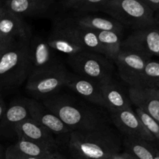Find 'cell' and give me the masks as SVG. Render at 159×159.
<instances>
[{
	"label": "cell",
	"instance_id": "6da1fadb",
	"mask_svg": "<svg viewBox=\"0 0 159 159\" xmlns=\"http://www.w3.org/2000/svg\"><path fill=\"white\" fill-rule=\"evenodd\" d=\"M120 144L116 135L105 125L69 134L70 151L81 159H111L119 153Z\"/></svg>",
	"mask_w": 159,
	"mask_h": 159
},
{
	"label": "cell",
	"instance_id": "7a4b0ae2",
	"mask_svg": "<svg viewBox=\"0 0 159 159\" xmlns=\"http://www.w3.org/2000/svg\"><path fill=\"white\" fill-rule=\"evenodd\" d=\"M43 104L72 131L92 130L105 125L97 113L68 96L53 95L45 98Z\"/></svg>",
	"mask_w": 159,
	"mask_h": 159
},
{
	"label": "cell",
	"instance_id": "3957f363",
	"mask_svg": "<svg viewBox=\"0 0 159 159\" xmlns=\"http://www.w3.org/2000/svg\"><path fill=\"white\" fill-rule=\"evenodd\" d=\"M30 38L16 40L0 59V90L15 88L27 79Z\"/></svg>",
	"mask_w": 159,
	"mask_h": 159
},
{
	"label": "cell",
	"instance_id": "277c9868",
	"mask_svg": "<svg viewBox=\"0 0 159 159\" xmlns=\"http://www.w3.org/2000/svg\"><path fill=\"white\" fill-rule=\"evenodd\" d=\"M101 11L134 30L159 25L155 12L138 0H109Z\"/></svg>",
	"mask_w": 159,
	"mask_h": 159
},
{
	"label": "cell",
	"instance_id": "5b68a950",
	"mask_svg": "<svg viewBox=\"0 0 159 159\" xmlns=\"http://www.w3.org/2000/svg\"><path fill=\"white\" fill-rule=\"evenodd\" d=\"M67 61L75 74L99 85H104L113 81V66L110 59L103 54L84 51L68 56Z\"/></svg>",
	"mask_w": 159,
	"mask_h": 159
},
{
	"label": "cell",
	"instance_id": "8992f818",
	"mask_svg": "<svg viewBox=\"0 0 159 159\" xmlns=\"http://www.w3.org/2000/svg\"><path fill=\"white\" fill-rule=\"evenodd\" d=\"M68 75L69 71L62 63L35 71L26 79V89L35 96L49 97L65 86Z\"/></svg>",
	"mask_w": 159,
	"mask_h": 159
},
{
	"label": "cell",
	"instance_id": "52a82bcc",
	"mask_svg": "<svg viewBox=\"0 0 159 159\" xmlns=\"http://www.w3.org/2000/svg\"><path fill=\"white\" fill-rule=\"evenodd\" d=\"M122 50L133 51L146 57H159V26L134 30L122 41Z\"/></svg>",
	"mask_w": 159,
	"mask_h": 159
},
{
	"label": "cell",
	"instance_id": "ba28073f",
	"mask_svg": "<svg viewBox=\"0 0 159 159\" xmlns=\"http://www.w3.org/2000/svg\"><path fill=\"white\" fill-rule=\"evenodd\" d=\"M150 60L143 54L121 50L114 62L120 79L130 87L139 88L144 67Z\"/></svg>",
	"mask_w": 159,
	"mask_h": 159
},
{
	"label": "cell",
	"instance_id": "9c48e42d",
	"mask_svg": "<svg viewBox=\"0 0 159 159\" xmlns=\"http://www.w3.org/2000/svg\"><path fill=\"white\" fill-rule=\"evenodd\" d=\"M109 113L113 124L126 137L138 138L150 143L155 141V138L149 133L131 108L109 111Z\"/></svg>",
	"mask_w": 159,
	"mask_h": 159
},
{
	"label": "cell",
	"instance_id": "30bf717a",
	"mask_svg": "<svg viewBox=\"0 0 159 159\" xmlns=\"http://www.w3.org/2000/svg\"><path fill=\"white\" fill-rule=\"evenodd\" d=\"M56 26L65 33L70 38L72 39L75 43L83 48L85 51L103 54V51L98 38L96 31L80 26L76 23L73 19L59 22Z\"/></svg>",
	"mask_w": 159,
	"mask_h": 159
},
{
	"label": "cell",
	"instance_id": "8fae6325",
	"mask_svg": "<svg viewBox=\"0 0 159 159\" xmlns=\"http://www.w3.org/2000/svg\"><path fill=\"white\" fill-rule=\"evenodd\" d=\"M54 51L47 39L32 35L29 47L30 75L61 63L54 56Z\"/></svg>",
	"mask_w": 159,
	"mask_h": 159
},
{
	"label": "cell",
	"instance_id": "7c38bea8",
	"mask_svg": "<svg viewBox=\"0 0 159 159\" xmlns=\"http://www.w3.org/2000/svg\"><path fill=\"white\" fill-rule=\"evenodd\" d=\"M29 116L30 119L38 123L54 134H70L72 130L64 124L55 114L50 111L43 104L34 100H27Z\"/></svg>",
	"mask_w": 159,
	"mask_h": 159
},
{
	"label": "cell",
	"instance_id": "4fadbf2b",
	"mask_svg": "<svg viewBox=\"0 0 159 159\" xmlns=\"http://www.w3.org/2000/svg\"><path fill=\"white\" fill-rule=\"evenodd\" d=\"M54 0H4L2 7L23 18L46 16L51 12Z\"/></svg>",
	"mask_w": 159,
	"mask_h": 159
},
{
	"label": "cell",
	"instance_id": "5bb4252c",
	"mask_svg": "<svg viewBox=\"0 0 159 159\" xmlns=\"http://www.w3.org/2000/svg\"><path fill=\"white\" fill-rule=\"evenodd\" d=\"M0 35L7 40L31 37V31L23 19L3 7L0 9Z\"/></svg>",
	"mask_w": 159,
	"mask_h": 159
},
{
	"label": "cell",
	"instance_id": "9a60e30c",
	"mask_svg": "<svg viewBox=\"0 0 159 159\" xmlns=\"http://www.w3.org/2000/svg\"><path fill=\"white\" fill-rule=\"evenodd\" d=\"M101 85L93 81L69 72L65 86L80 95L90 102L105 107V102L101 92Z\"/></svg>",
	"mask_w": 159,
	"mask_h": 159
},
{
	"label": "cell",
	"instance_id": "2e32d148",
	"mask_svg": "<svg viewBox=\"0 0 159 159\" xmlns=\"http://www.w3.org/2000/svg\"><path fill=\"white\" fill-rule=\"evenodd\" d=\"M14 133L19 139H25L46 145L58 147L51 130L30 118L22 121L14 127Z\"/></svg>",
	"mask_w": 159,
	"mask_h": 159
},
{
	"label": "cell",
	"instance_id": "e0dca14e",
	"mask_svg": "<svg viewBox=\"0 0 159 159\" xmlns=\"http://www.w3.org/2000/svg\"><path fill=\"white\" fill-rule=\"evenodd\" d=\"M129 99L136 108L144 111L159 124V96L156 89L130 87Z\"/></svg>",
	"mask_w": 159,
	"mask_h": 159
},
{
	"label": "cell",
	"instance_id": "ac0fdd59",
	"mask_svg": "<svg viewBox=\"0 0 159 159\" xmlns=\"http://www.w3.org/2000/svg\"><path fill=\"white\" fill-rule=\"evenodd\" d=\"M102 96L108 111L122 110L131 108L130 101L124 92L113 81L101 85Z\"/></svg>",
	"mask_w": 159,
	"mask_h": 159
},
{
	"label": "cell",
	"instance_id": "d6986e66",
	"mask_svg": "<svg viewBox=\"0 0 159 159\" xmlns=\"http://www.w3.org/2000/svg\"><path fill=\"white\" fill-rule=\"evenodd\" d=\"M30 118L26 101H17L6 108L0 120V131H13L14 127L22 121Z\"/></svg>",
	"mask_w": 159,
	"mask_h": 159
},
{
	"label": "cell",
	"instance_id": "ffe728a7",
	"mask_svg": "<svg viewBox=\"0 0 159 159\" xmlns=\"http://www.w3.org/2000/svg\"><path fill=\"white\" fill-rule=\"evenodd\" d=\"M47 40L53 51L68 56L85 51L57 26H55Z\"/></svg>",
	"mask_w": 159,
	"mask_h": 159
},
{
	"label": "cell",
	"instance_id": "44dd1931",
	"mask_svg": "<svg viewBox=\"0 0 159 159\" xmlns=\"http://www.w3.org/2000/svg\"><path fill=\"white\" fill-rule=\"evenodd\" d=\"M12 148L19 153L32 158H48L60 153L58 147L46 145L25 139H19Z\"/></svg>",
	"mask_w": 159,
	"mask_h": 159
},
{
	"label": "cell",
	"instance_id": "7402d4cb",
	"mask_svg": "<svg viewBox=\"0 0 159 159\" xmlns=\"http://www.w3.org/2000/svg\"><path fill=\"white\" fill-rule=\"evenodd\" d=\"M76 23L85 27L89 28L95 31H113L122 34L124 33V26L111 19L103 18L95 16H82L73 19Z\"/></svg>",
	"mask_w": 159,
	"mask_h": 159
},
{
	"label": "cell",
	"instance_id": "603a6c76",
	"mask_svg": "<svg viewBox=\"0 0 159 159\" xmlns=\"http://www.w3.org/2000/svg\"><path fill=\"white\" fill-rule=\"evenodd\" d=\"M104 56L114 61L122 50V34L113 31H96Z\"/></svg>",
	"mask_w": 159,
	"mask_h": 159
},
{
	"label": "cell",
	"instance_id": "cb8c5ba5",
	"mask_svg": "<svg viewBox=\"0 0 159 159\" xmlns=\"http://www.w3.org/2000/svg\"><path fill=\"white\" fill-rule=\"evenodd\" d=\"M126 152L137 159H154L155 149L150 142L134 138L126 137L124 140Z\"/></svg>",
	"mask_w": 159,
	"mask_h": 159
},
{
	"label": "cell",
	"instance_id": "d4e9b609",
	"mask_svg": "<svg viewBox=\"0 0 159 159\" xmlns=\"http://www.w3.org/2000/svg\"><path fill=\"white\" fill-rule=\"evenodd\" d=\"M139 88L159 89V61H148L144 67Z\"/></svg>",
	"mask_w": 159,
	"mask_h": 159
},
{
	"label": "cell",
	"instance_id": "484cf974",
	"mask_svg": "<svg viewBox=\"0 0 159 159\" xmlns=\"http://www.w3.org/2000/svg\"><path fill=\"white\" fill-rule=\"evenodd\" d=\"M135 113L140 118L142 124L146 127L149 133L155 138V141H159V124L155 120H154L152 116L148 115L139 108H136Z\"/></svg>",
	"mask_w": 159,
	"mask_h": 159
},
{
	"label": "cell",
	"instance_id": "4316f807",
	"mask_svg": "<svg viewBox=\"0 0 159 159\" xmlns=\"http://www.w3.org/2000/svg\"><path fill=\"white\" fill-rule=\"evenodd\" d=\"M109 0H82L77 7L79 12H91L101 10Z\"/></svg>",
	"mask_w": 159,
	"mask_h": 159
},
{
	"label": "cell",
	"instance_id": "83f0119b",
	"mask_svg": "<svg viewBox=\"0 0 159 159\" xmlns=\"http://www.w3.org/2000/svg\"><path fill=\"white\" fill-rule=\"evenodd\" d=\"M5 158H8V159H66L61 153L57 154V155H53V156L48 157V158H32V157L25 156V155H22V154L19 153L18 152L14 150V149L12 148V146L9 147V148L7 149V151H6Z\"/></svg>",
	"mask_w": 159,
	"mask_h": 159
},
{
	"label": "cell",
	"instance_id": "f1b7e54d",
	"mask_svg": "<svg viewBox=\"0 0 159 159\" xmlns=\"http://www.w3.org/2000/svg\"><path fill=\"white\" fill-rule=\"evenodd\" d=\"M150 8L154 12L159 11V0H138Z\"/></svg>",
	"mask_w": 159,
	"mask_h": 159
},
{
	"label": "cell",
	"instance_id": "f546056e",
	"mask_svg": "<svg viewBox=\"0 0 159 159\" xmlns=\"http://www.w3.org/2000/svg\"><path fill=\"white\" fill-rule=\"evenodd\" d=\"M82 0H64L63 6L66 9H77Z\"/></svg>",
	"mask_w": 159,
	"mask_h": 159
},
{
	"label": "cell",
	"instance_id": "4dcf8cb0",
	"mask_svg": "<svg viewBox=\"0 0 159 159\" xmlns=\"http://www.w3.org/2000/svg\"><path fill=\"white\" fill-rule=\"evenodd\" d=\"M15 41L16 40H7V39L4 38V37H2L0 35V49H2V48H6L11 46Z\"/></svg>",
	"mask_w": 159,
	"mask_h": 159
},
{
	"label": "cell",
	"instance_id": "1f68e13d",
	"mask_svg": "<svg viewBox=\"0 0 159 159\" xmlns=\"http://www.w3.org/2000/svg\"><path fill=\"white\" fill-rule=\"evenodd\" d=\"M111 159H137L134 157L132 156L130 154L127 153V152H124V153H117L116 155H113Z\"/></svg>",
	"mask_w": 159,
	"mask_h": 159
},
{
	"label": "cell",
	"instance_id": "d6a6232c",
	"mask_svg": "<svg viewBox=\"0 0 159 159\" xmlns=\"http://www.w3.org/2000/svg\"><path fill=\"white\" fill-rule=\"evenodd\" d=\"M6 110V105L5 103L4 100L2 99V98L0 97V120L2 118L3 115H4L5 112Z\"/></svg>",
	"mask_w": 159,
	"mask_h": 159
},
{
	"label": "cell",
	"instance_id": "836d02e7",
	"mask_svg": "<svg viewBox=\"0 0 159 159\" xmlns=\"http://www.w3.org/2000/svg\"><path fill=\"white\" fill-rule=\"evenodd\" d=\"M13 43H12V44H13ZM12 45H11V46H12ZM11 46L8 47V48H2V49H0V59L2 58V57L3 54H4L5 53H6V51H8V49H9V48H10Z\"/></svg>",
	"mask_w": 159,
	"mask_h": 159
},
{
	"label": "cell",
	"instance_id": "e575fe53",
	"mask_svg": "<svg viewBox=\"0 0 159 159\" xmlns=\"http://www.w3.org/2000/svg\"><path fill=\"white\" fill-rule=\"evenodd\" d=\"M154 159H159V150H158V149H155Z\"/></svg>",
	"mask_w": 159,
	"mask_h": 159
},
{
	"label": "cell",
	"instance_id": "d590c367",
	"mask_svg": "<svg viewBox=\"0 0 159 159\" xmlns=\"http://www.w3.org/2000/svg\"><path fill=\"white\" fill-rule=\"evenodd\" d=\"M3 2H4V0H0V9H1V8L2 7Z\"/></svg>",
	"mask_w": 159,
	"mask_h": 159
},
{
	"label": "cell",
	"instance_id": "8d00e7d4",
	"mask_svg": "<svg viewBox=\"0 0 159 159\" xmlns=\"http://www.w3.org/2000/svg\"><path fill=\"white\" fill-rule=\"evenodd\" d=\"M156 93H157V94H158V96H159V89H156Z\"/></svg>",
	"mask_w": 159,
	"mask_h": 159
},
{
	"label": "cell",
	"instance_id": "74e56055",
	"mask_svg": "<svg viewBox=\"0 0 159 159\" xmlns=\"http://www.w3.org/2000/svg\"><path fill=\"white\" fill-rule=\"evenodd\" d=\"M5 159H8V158H5Z\"/></svg>",
	"mask_w": 159,
	"mask_h": 159
}]
</instances>
